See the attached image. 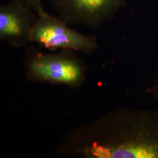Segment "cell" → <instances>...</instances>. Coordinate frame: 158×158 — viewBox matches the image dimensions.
I'll return each instance as SVG.
<instances>
[{"label":"cell","instance_id":"obj_6","mask_svg":"<svg viewBox=\"0 0 158 158\" xmlns=\"http://www.w3.org/2000/svg\"><path fill=\"white\" fill-rule=\"evenodd\" d=\"M149 92L157 100H158V76L157 80L155 82L154 85H152L149 89Z\"/></svg>","mask_w":158,"mask_h":158},{"label":"cell","instance_id":"obj_3","mask_svg":"<svg viewBox=\"0 0 158 158\" xmlns=\"http://www.w3.org/2000/svg\"><path fill=\"white\" fill-rule=\"evenodd\" d=\"M38 17L23 0H11L0 7V36L15 44L29 40V35Z\"/></svg>","mask_w":158,"mask_h":158},{"label":"cell","instance_id":"obj_5","mask_svg":"<svg viewBox=\"0 0 158 158\" xmlns=\"http://www.w3.org/2000/svg\"><path fill=\"white\" fill-rule=\"evenodd\" d=\"M30 6L38 15L46 12L44 8L42 0H23Z\"/></svg>","mask_w":158,"mask_h":158},{"label":"cell","instance_id":"obj_1","mask_svg":"<svg viewBox=\"0 0 158 158\" xmlns=\"http://www.w3.org/2000/svg\"><path fill=\"white\" fill-rule=\"evenodd\" d=\"M29 40L52 49L91 52L97 46L94 38L79 34L68 27L60 18L53 17L46 12L38 15Z\"/></svg>","mask_w":158,"mask_h":158},{"label":"cell","instance_id":"obj_4","mask_svg":"<svg viewBox=\"0 0 158 158\" xmlns=\"http://www.w3.org/2000/svg\"><path fill=\"white\" fill-rule=\"evenodd\" d=\"M31 70L36 76L54 82L73 83L81 77V69L66 57L40 56L31 63Z\"/></svg>","mask_w":158,"mask_h":158},{"label":"cell","instance_id":"obj_2","mask_svg":"<svg viewBox=\"0 0 158 158\" xmlns=\"http://www.w3.org/2000/svg\"><path fill=\"white\" fill-rule=\"evenodd\" d=\"M66 23L97 27L110 19L126 0H49Z\"/></svg>","mask_w":158,"mask_h":158}]
</instances>
